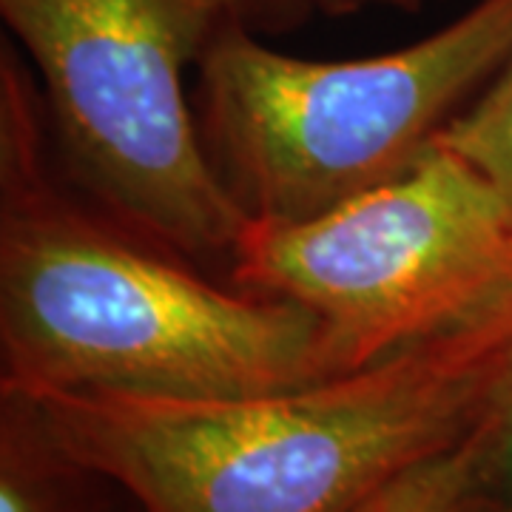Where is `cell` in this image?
Instances as JSON below:
<instances>
[{"label": "cell", "instance_id": "6da1fadb", "mask_svg": "<svg viewBox=\"0 0 512 512\" xmlns=\"http://www.w3.org/2000/svg\"><path fill=\"white\" fill-rule=\"evenodd\" d=\"M333 373L313 313L214 282L74 183L35 74L3 40L0 384L202 399Z\"/></svg>", "mask_w": 512, "mask_h": 512}, {"label": "cell", "instance_id": "7a4b0ae2", "mask_svg": "<svg viewBox=\"0 0 512 512\" xmlns=\"http://www.w3.org/2000/svg\"><path fill=\"white\" fill-rule=\"evenodd\" d=\"M510 339L512 282L433 339L285 390H18L140 512H353L473 433Z\"/></svg>", "mask_w": 512, "mask_h": 512}, {"label": "cell", "instance_id": "3957f363", "mask_svg": "<svg viewBox=\"0 0 512 512\" xmlns=\"http://www.w3.org/2000/svg\"><path fill=\"white\" fill-rule=\"evenodd\" d=\"M510 57L512 0L350 60L288 55L234 23L197 66L202 146L248 220H308L419 165Z\"/></svg>", "mask_w": 512, "mask_h": 512}, {"label": "cell", "instance_id": "277c9868", "mask_svg": "<svg viewBox=\"0 0 512 512\" xmlns=\"http://www.w3.org/2000/svg\"><path fill=\"white\" fill-rule=\"evenodd\" d=\"M296 0H0L57 154L97 205L197 268L248 225L202 146L185 74L217 37Z\"/></svg>", "mask_w": 512, "mask_h": 512}, {"label": "cell", "instance_id": "5b68a950", "mask_svg": "<svg viewBox=\"0 0 512 512\" xmlns=\"http://www.w3.org/2000/svg\"><path fill=\"white\" fill-rule=\"evenodd\" d=\"M228 282L319 319L348 373L433 339L512 282V200L439 140L407 174L308 220H248Z\"/></svg>", "mask_w": 512, "mask_h": 512}, {"label": "cell", "instance_id": "8992f818", "mask_svg": "<svg viewBox=\"0 0 512 512\" xmlns=\"http://www.w3.org/2000/svg\"><path fill=\"white\" fill-rule=\"evenodd\" d=\"M114 493L55 439L32 396L0 384V512H111Z\"/></svg>", "mask_w": 512, "mask_h": 512}, {"label": "cell", "instance_id": "52a82bcc", "mask_svg": "<svg viewBox=\"0 0 512 512\" xmlns=\"http://www.w3.org/2000/svg\"><path fill=\"white\" fill-rule=\"evenodd\" d=\"M353 512H512V498L484 487L461 441L387 481Z\"/></svg>", "mask_w": 512, "mask_h": 512}, {"label": "cell", "instance_id": "ba28073f", "mask_svg": "<svg viewBox=\"0 0 512 512\" xmlns=\"http://www.w3.org/2000/svg\"><path fill=\"white\" fill-rule=\"evenodd\" d=\"M512 200V57L441 134Z\"/></svg>", "mask_w": 512, "mask_h": 512}, {"label": "cell", "instance_id": "9c48e42d", "mask_svg": "<svg viewBox=\"0 0 512 512\" xmlns=\"http://www.w3.org/2000/svg\"><path fill=\"white\" fill-rule=\"evenodd\" d=\"M478 478L493 493L512 498V339L495 373L484 413L464 439Z\"/></svg>", "mask_w": 512, "mask_h": 512}, {"label": "cell", "instance_id": "30bf717a", "mask_svg": "<svg viewBox=\"0 0 512 512\" xmlns=\"http://www.w3.org/2000/svg\"><path fill=\"white\" fill-rule=\"evenodd\" d=\"M296 3L316 9L322 15H330V18H342V15H353L367 3H379V0H296Z\"/></svg>", "mask_w": 512, "mask_h": 512}, {"label": "cell", "instance_id": "8fae6325", "mask_svg": "<svg viewBox=\"0 0 512 512\" xmlns=\"http://www.w3.org/2000/svg\"><path fill=\"white\" fill-rule=\"evenodd\" d=\"M379 3L396 6V9H402V12H419V9H424L430 0H379Z\"/></svg>", "mask_w": 512, "mask_h": 512}]
</instances>
